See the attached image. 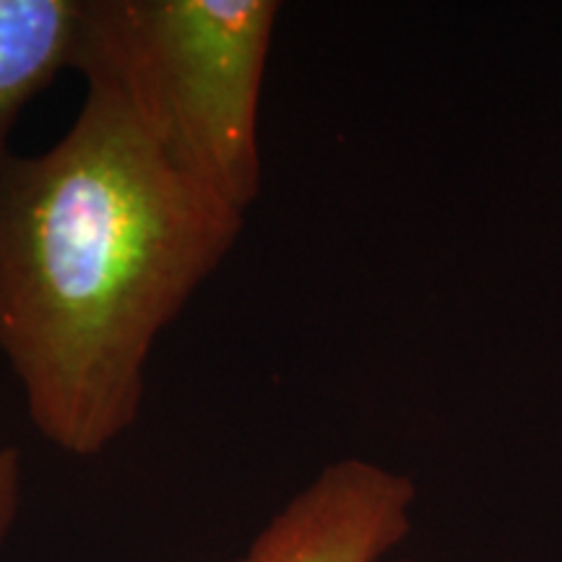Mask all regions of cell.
Returning <instances> with one entry per match:
<instances>
[{
	"label": "cell",
	"mask_w": 562,
	"mask_h": 562,
	"mask_svg": "<svg viewBox=\"0 0 562 562\" xmlns=\"http://www.w3.org/2000/svg\"><path fill=\"white\" fill-rule=\"evenodd\" d=\"M243 227L108 81L50 149L0 154V355L37 435L94 459L136 425L159 336Z\"/></svg>",
	"instance_id": "obj_1"
},
{
	"label": "cell",
	"mask_w": 562,
	"mask_h": 562,
	"mask_svg": "<svg viewBox=\"0 0 562 562\" xmlns=\"http://www.w3.org/2000/svg\"><path fill=\"white\" fill-rule=\"evenodd\" d=\"M277 0H89L76 70L115 87L170 165L248 220Z\"/></svg>",
	"instance_id": "obj_2"
},
{
	"label": "cell",
	"mask_w": 562,
	"mask_h": 562,
	"mask_svg": "<svg viewBox=\"0 0 562 562\" xmlns=\"http://www.w3.org/2000/svg\"><path fill=\"white\" fill-rule=\"evenodd\" d=\"M417 487L375 461L323 467L232 562H378L412 531Z\"/></svg>",
	"instance_id": "obj_3"
},
{
	"label": "cell",
	"mask_w": 562,
	"mask_h": 562,
	"mask_svg": "<svg viewBox=\"0 0 562 562\" xmlns=\"http://www.w3.org/2000/svg\"><path fill=\"white\" fill-rule=\"evenodd\" d=\"M89 0H0V154L24 110L76 70Z\"/></svg>",
	"instance_id": "obj_4"
},
{
	"label": "cell",
	"mask_w": 562,
	"mask_h": 562,
	"mask_svg": "<svg viewBox=\"0 0 562 562\" xmlns=\"http://www.w3.org/2000/svg\"><path fill=\"white\" fill-rule=\"evenodd\" d=\"M24 503V461L19 448L0 432V550L16 529Z\"/></svg>",
	"instance_id": "obj_5"
},
{
	"label": "cell",
	"mask_w": 562,
	"mask_h": 562,
	"mask_svg": "<svg viewBox=\"0 0 562 562\" xmlns=\"http://www.w3.org/2000/svg\"><path fill=\"white\" fill-rule=\"evenodd\" d=\"M402 562H414V560H402Z\"/></svg>",
	"instance_id": "obj_6"
}]
</instances>
